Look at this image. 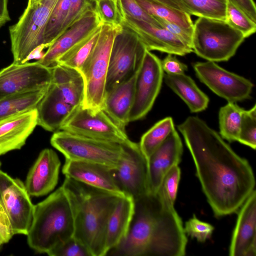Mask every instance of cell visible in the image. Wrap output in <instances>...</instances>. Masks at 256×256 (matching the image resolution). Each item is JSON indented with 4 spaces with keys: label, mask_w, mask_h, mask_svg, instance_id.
I'll list each match as a JSON object with an SVG mask.
<instances>
[{
    "label": "cell",
    "mask_w": 256,
    "mask_h": 256,
    "mask_svg": "<svg viewBox=\"0 0 256 256\" xmlns=\"http://www.w3.org/2000/svg\"><path fill=\"white\" fill-rule=\"evenodd\" d=\"M178 128L214 215L222 216L237 212L254 190V176L248 161L198 117H188Z\"/></svg>",
    "instance_id": "cell-1"
},
{
    "label": "cell",
    "mask_w": 256,
    "mask_h": 256,
    "mask_svg": "<svg viewBox=\"0 0 256 256\" xmlns=\"http://www.w3.org/2000/svg\"><path fill=\"white\" fill-rule=\"evenodd\" d=\"M134 202L126 236L109 252L118 256H184L188 239L174 206L157 193Z\"/></svg>",
    "instance_id": "cell-2"
},
{
    "label": "cell",
    "mask_w": 256,
    "mask_h": 256,
    "mask_svg": "<svg viewBox=\"0 0 256 256\" xmlns=\"http://www.w3.org/2000/svg\"><path fill=\"white\" fill-rule=\"evenodd\" d=\"M62 187L72 212L73 236L86 248L92 256H106L108 223L120 196L68 177H66Z\"/></svg>",
    "instance_id": "cell-3"
},
{
    "label": "cell",
    "mask_w": 256,
    "mask_h": 256,
    "mask_svg": "<svg viewBox=\"0 0 256 256\" xmlns=\"http://www.w3.org/2000/svg\"><path fill=\"white\" fill-rule=\"evenodd\" d=\"M74 220L68 198L62 186L34 205L27 236L29 246L48 254L56 245L73 236Z\"/></svg>",
    "instance_id": "cell-4"
},
{
    "label": "cell",
    "mask_w": 256,
    "mask_h": 256,
    "mask_svg": "<svg viewBox=\"0 0 256 256\" xmlns=\"http://www.w3.org/2000/svg\"><path fill=\"white\" fill-rule=\"evenodd\" d=\"M246 38L225 20L199 17L194 24L192 47L198 56L213 62L229 60Z\"/></svg>",
    "instance_id": "cell-5"
},
{
    "label": "cell",
    "mask_w": 256,
    "mask_h": 256,
    "mask_svg": "<svg viewBox=\"0 0 256 256\" xmlns=\"http://www.w3.org/2000/svg\"><path fill=\"white\" fill-rule=\"evenodd\" d=\"M50 142L66 159L98 164L112 169L119 166L126 154L122 144L62 130L54 132Z\"/></svg>",
    "instance_id": "cell-6"
},
{
    "label": "cell",
    "mask_w": 256,
    "mask_h": 256,
    "mask_svg": "<svg viewBox=\"0 0 256 256\" xmlns=\"http://www.w3.org/2000/svg\"><path fill=\"white\" fill-rule=\"evenodd\" d=\"M121 27L102 24L96 46L80 70L85 82L82 107L92 112L102 108L111 48Z\"/></svg>",
    "instance_id": "cell-7"
},
{
    "label": "cell",
    "mask_w": 256,
    "mask_h": 256,
    "mask_svg": "<svg viewBox=\"0 0 256 256\" xmlns=\"http://www.w3.org/2000/svg\"><path fill=\"white\" fill-rule=\"evenodd\" d=\"M58 0H39L26 6L18 22L10 26L13 62H28L34 51L44 45V34L50 16Z\"/></svg>",
    "instance_id": "cell-8"
},
{
    "label": "cell",
    "mask_w": 256,
    "mask_h": 256,
    "mask_svg": "<svg viewBox=\"0 0 256 256\" xmlns=\"http://www.w3.org/2000/svg\"><path fill=\"white\" fill-rule=\"evenodd\" d=\"M146 50L134 32L122 26L111 48L106 92L128 78L138 70Z\"/></svg>",
    "instance_id": "cell-9"
},
{
    "label": "cell",
    "mask_w": 256,
    "mask_h": 256,
    "mask_svg": "<svg viewBox=\"0 0 256 256\" xmlns=\"http://www.w3.org/2000/svg\"><path fill=\"white\" fill-rule=\"evenodd\" d=\"M164 72L161 60L146 50L136 73L130 122L143 118L151 110L160 92Z\"/></svg>",
    "instance_id": "cell-10"
},
{
    "label": "cell",
    "mask_w": 256,
    "mask_h": 256,
    "mask_svg": "<svg viewBox=\"0 0 256 256\" xmlns=\"http://www.w3.org/2000/svg\"><path fill=\"white\" fill-rule=\"evenodd\" d=\"M52 78L51 67L37 61L12 62L0 70V100L7 96L48 88Z\"/></svg>",
    "instance_id": "cell-11"
},
{
    "label": "cell",
    "mask_w": 256,
    "mask_h": 256,
    "mask_svg": "<svg viewBox=\"0 0 256 256\" xmlns=\"http://www.w3.org/2000/svg\"><path fill=\"white\" fill-rule=\"evenodd\" d=\"M122 145L126 154L113 169L114 176L122 192L136 201L149 194L148 160L139 144L128 140Z\"/></svg>",
    "instance_id": "cell-12"
},
{
    "label": "cell",
    "mask_w": 256,
    "mask_h": 256,
    "mask_svg": "<svg viewBox=\"0 0 256 256\" xmlns=\"http://www.w3.org/2000/svg\"><path fill=\"white\" fill-rule=\"evenodd\" d=\"M193 68L202 83L228 102H241L250 98L254 84L245 78L210 61L194 63Z\"/></svg>",
    "instance_id": "cell-13"
},
{
    "label": "cell",
    "mask_w": 256,
    "mask_h": 256,
    "mask_svg": "<svg viewBox=\"0 0 256 256\" xmlns=\"http://www.w3.org/2000/svg\"><path fill=\"white\" fill-rule=\"evenodd\" d=\"M60 130L120 144L129 140L125 130L102 110L92 112L82 106L76 108Z\"/></svg>",
    "instance_id": "cell-14"
},
{
    "label": "cell",
    "mask_w": 256,
    "mask_h": 256,
    "mask_svg": "<svg viewBox=\"0 0 256 256\" xmlns=\"http://www.w3.org/2000/svg\"><path fill=\"white\" fill-rule=\"evenodd\" d=\"M0 201L11 222L14 234L27 235L34 205L24 183L0 170Z\"/></svg>",
    "instance_id": "cell-15"
},
{
    "label": "cell",
    "mask_w": 256,
    "mask_h": 256,
    "mask_svg": "<svg viewBox=\"0 0 256 256\" xmlns=\"http://www.w3.org/2000/svg\"><path fill=\"white\" fill-rule=\"evenodd\" d=\"M122 26L134 32L150 51L180 56L193 52L190 46L177 36L146 22L125 16Z\"/></svg>",
    "instance_id": "cell-16"
},
{
    "label": "cell",
    "mask_w": 256,
    "mask_h": 256,
    "mask_svg": "<svg viewBox=\"0 0 256 256\" xmlns=\"http://www.w3.org/2000/svg\"><path fill=\"white\" fill-rule=\"evenodd\" d=\"M102 25V23L94 10H89L66 29L37 62L43 66L52 67L62 55L88 37Z\"/></svg>",
    "instance_id": "cell-17"
},
{
    "label": "cell",
    "mask_w": 256,
    "mask_h": 256,
    "mask_svg": "<svg viewBox=\"0 0 256 256\" xmlns=\"http://www.w3.org/2000/svg\"><path fill=\"white\" fill-rule=\"evenodd\" d=\"M182 152L181 139L174 129L148 159L149 193L158 192L165 175L180 163Z\"/></svg>",
    "instance_id": "cell-18"
},
{
    "label": "cell",
    "mask_w": 256,
    "mask_h": 256,
    "mask_svg": "<svg viewBox=\"0 0 256 256\" xmlns=\"http://www.w3.org/2000/svg\"><path fill=\"white\" fill-rule=\"evenodd\" d=\"M231 256H256V192L240 206L229 249Z\"/></svg>",
    "instance_id": "cell-19"
},
{
    "label": "cell",
    "mask_w": 256,
    "mask_h": 256,
    "mask_svg": "<svg viewBox=\"0 0 256 256\" xmlns=\"http://www.w3.org/2000/svg\"><path fill=\"white\" fill-rule=\"evenodd\" d=\"M60 165L54 150H42L26 176L24 184L29 195L38 197L51 192L58 184Z\"/></svg>",
    "instance_id": "cell-20"
},
{
    "label": "cell",
    "mask_w": 256,
    "mask_h": 256,
    "mask_svg": "<svg viewBox=\"0 0 256 256\" xmlns=\"http://www.w3.org/2000/svg\"><path fill=\"white\" fill-rule=\"evenodd\" d=\"M62 172L87 185L118 194L125 195L116 180L113 169L98 164L66 159Z\"/></svg>",
    "instance_id": "cell-21"
},
{
    "label": "cell",
    "mask_w": 256,
    "mask_h": 256,
    "mask_svg": "<svg viewBox=\"0 0 256 256\" xmlns=\"http://www.w3.org/2000/svg\"><path fill=\"white\" fill-rule=\"evenodd\" d=\"M37 125L36 108L0 121V156L20 149Z\"/></svg>",
    "instance_id": "cell-22"
},
{
    "label": "cell",
    "mask_w": 256,
    "mask_h": 256,
    "mask_svg": "<svg viewBox=\"0 0 256 256\" xmlns=\"http://www.w3.org/2000/svg\"><path fill=\"white\" fill-rule=\"evenodd\" d=\"M137 71L128 78L107 90L104 101L102 110L124 130L130 122Z\"/></svg>",
    "instance_id": "cell-23"
},
{
    "label": "cell",
    "mask_w": 256,
    "mask_h": 256,
    "mask_svg": "<svg viewBox=\"0 0 256 256\" xmlns=\"http://www.w3.org/2000/svg\"><path fill=\"white\" fill-rule=\"evenodd\" d=\"M76 108L65 101L51 82L36 108L38 125L49 132L60 130Z\"/></svg>",
    "instance_id": "cell-24"
},
{
    "label": "cell",
    "mask_w": 256,
    "mask_h": 256,
    "mask_svg": "<svg viewBox=\"0 0 256 256\" xmlns=\"http://www.w3.org/2000/svg\"><path fill=\"white\" fill-rule=\"evenodd\" d=\"M135 202L128 195L120 196L108 221L105 249L106 255L126 236L134 213Z\"/></svg>",
    "instance_id": "cell-25"
},
{
    "label": "cell",
    "mask_w": 256,
    "mask_h": 256,
    "mask_svg": "<svg viewBox=\"0 0 256 256\" xmlns=\"http://www.w3.org/2000/svg\"><path fill=\"white\" fill-rule=\"evenodd\" d=\"M52 68V83L65 101L74 108L82 106L85 94L84 76L77 69L56 64Z\"/></svg>",
    "instance_id": "cell-26"
},
{
    "label": "cell",
    "mask_w": 256,
    "mask_h": 256,
    "mask_svg": "<svg viewBox=\"0 0 256 256\" xmlns=\"http://www.w3.org/2000/svg\"><path fill=\"white\" fill-rule=\"evenodd\" d=\"M164 79L170 88L186 104L190 112H198L205 110L208 104L209 98L197 86L188 76L164 74Z\"/></svg>",
    "instance_id": "cell-27"
},
{
    "label": "cell",
    "mask_w": 256,
    "mask_h": 256,
    "mask_svg": "<svg viewBox=\"0 0 256 256\" xmlns=\"http://www.w3.org/2000/svg\"><path fill=\"white\" fill-rule=\"evenodd\" d=\"M48 88L0 100V121L36 108Z\"/></svg>",
    "instance_id": "cell-28"
},
{
    "label": "cell",
    "mask_w": 256,
    "mask_h": 256,
    "mask_svg": "<svg viewBox=\"0 0 256 256\" xmlns=\"http://www.w3.org/2000/svg\"><path fill=\"white\" fill-rule=\"evenodd\" d=\"M148 14L176 24L192 33L194 24L190 14L153 0H136Z\"/></svg>",
    "instance_id": "cell-29"
},
{
    "label": "cell",
    "mask_w": 256,
    "mask_h": 256,
    "mask_svg": "<svg viewBox=\"0 0 256 256\" xmlns=\"http://www.w3.org/2000/svg\"><path fill=\"white\" fill-rule=\"evenodd\" d=\"M244 110L236 102H228L218 112L220 134L229 142L237 141Z\"/></svg>",
    "instance_id": "cell-30"
},
{
    "label": "cell",
    "mask_w": 256,
    "mask_h": 256,
    "mask_svg": "<svg viewBox=\"0 0 256 256\" xmlns=\"http://www.w3.org/2000/svg\"><path fill=\"white\" fill-rule=\"evenodd\" d=\"M101 26L62 55L56 64L66 66L80 71L96 46Z\"/></svg>",
    "instance_id": "cell-31"
},
{
    "label": "cell",
    "mask_w": 256,
    "mask_h": 256,
    "mask_svg": "<svg viewBox=\"0 0 256 256\" xmlns=\"http://www.w3.org/2000/svg\"><path fill=\"white\" fill-rule=\"evenodd\" d=\"M174 129L172 118L168 116L158 122L142 135L139 145L147 160Z\"/></svg>",
    "instance_id": "cell-32"
},
{
    "label": "cell",
    "mask_w": 256,
    "mask_h": 256,
    "mask_svg": "<svg viewBox=\"0 0 256 256\" xmlns=\"http://www.w3.org/2000/svg\"><path fill=\"white\" fill-rule=\"evenodd\" d=\"M190 15L226 20L227 0H180Z\"/></svg>",
    "instance_id": "cell-33"
},
{
    "label": "cell",
    "mask_w": 256,
    "mask_h": 256,
    "mask_svg": "<svg viewBox=\"0 0 256 256\" xmlns=\"http://www.w3.org/2000/svg\"><path fill=\"white\" fill-rule=\"evenodd\" d=\"M70 0H58L45 27L44 45L48 48L62 33L68 10Z\"/></svg>",
    "instance_id": "cell-34"
},
{
    "label": "cell",
    "mask_w": 256,
    "mask_h": 256,
    "mask_svg": "<svg viewBox=\"0 0 256 256\" xmlns=\"http://www.w3.org/2000/svg\"><path fill=\"white\" fill-rule=\"evenodd\" d=\"M94 10L102 24L120 26L125 17L120 0H98Z\"/></svg>",
    "instance_id": "cell-35"
},
{
    "label": "cell",
    "mask_w": 256,
    "mask_h": 256,
    "mask_svg": "<svg viewBox=\"0 0 256 256\" xmlns=\"http://www.w3.org/2000/svg\"><path fill=\"white\" fill-rule=\"evenodd\" d=\"M225 21L240 31L245 38L256 32V22L253 21L230 0H227Z\"/></svg>",
    "instance_id": "cell-36"
},
{
    "label": "cell",
    "mask_w": 256,
    "mask_h": 256,
    "mask_svg": "<svg viewBox=\"0 0 256 256\" xmlns=\"http://www.w3.org/2000/svg\"><path fill=\"white\" fill-rule=\"evenodd\" d=\"M255 150L256 147V105L244 110L242 117L238 140Z\"/></svg>",
    "instance_id": "cell-37"
},
{
    "label": "cell",
    "mask_w": 256,
    "mask_h": 256,
    "mask_svg": "<svg viewBox=\"0 0 256 256\" xmlns=\"http://www.w3.org/2000/svg\"><path fill=\"white\" fill-rule=\"evenodd\" d=\"M180 178L178 165L174 166L165 175L157 192L167 202L174 206Z\"/></svg>",
    "instance_id": "cell-38"
},
{
    "label": "cell",
    "mask_w": 256,
    "mask_h": 256,
    "mask_svg": "<svg viewBox=\"0 0 256 256\" xmlns=\"http://www.w3.org/2000/svg\"><path fill=\"white\" fill-rule=\"evenodd\" d=\"M47 254L50 256H92L86 248L74 236L56 245Z\"/></svg>",
    "instance_id": "cell-39"
},
{
    "label": "cell",
    "mask_w": 256,
    "mask_h": 256,
    "mask_svg": "<svg viewBox=\"0 0 256 256\" xmlns=\"http://www.w3.org/2000/svg\"><path fill=\"white\" fill-rule=\"evenodd\" d=\"M214 230L210 224L202 222L195 216L185 224L184 232L192 238H196L200 242H204L209 238Z\"/></svg>",
    "instance_id": "cell-40"
},
{
    "label": "cell",
    "mask_w": 256,
    "mask_h": 256,
    "mask_svg": "<svg viewBox=\"0 0 256 256\" xmlns=\"http://www.w3.org/2000/svg\"><path fill=\"white\" fill-rule=\"evenodd\" d=\"M92 10H94V4L90 0H70L68 14L62 33L88 12Z\"/></svg>",
    "instance_id": "cell-41"
},
{
    "label": "cell",
    "mask_w": 256,
    "mask_h": 256,
    "mask_svg": "<svg viewBox=\"0 0 256 256\" xmlns=\"http://www.w3.org/2000/svg\"><path fill=\"white\" fill-rule=\"evenodd\" d=\"M120 1L125 16L144 20L156 26L161 27L156 19L146 12L136 0H120Z\"/></svg>",
    "instance_id": "cell-42"
},
{
    "label": "cell",
    "mask_w": 256,
    "mask_h": 256,
    "mask_svg": "<svg viewBox=\"0 0 256 256\" xmlns=\"http://www.w3.org/2000/svg\"><path fill=\"white\" fill-rule=\"evenodd\" d=\"M14 235L10 220L0 201V245L8 242Z\"/></svg>",
    "instance_id": "cell-43"
},
{
    "label": "cell",
    "mask_w": 256,
    "mask_h": 256,
    "mask_svg": "<svg viewBox=\"0 0 256 256\" xmlns=\"http://www.w3.org/2000/svg\"><path fill=\"white\" fill-rule=\"evenodd\" d=\"M172 55L168 54L162 60H161L163 71L168 74H178L184 73L188 70L187 65L180 62Z\"/></svg>",
    "instance_id": "cell-44"
},
{
    "label": "cell",
    "mask_w": 256,
    "mask_h": 256,
    "mask_svg": "<svg viewBox=\"0 0 256 256\" xmlns=\"http://www.w3.org/2000/svg\"><path fill=\"white\" fill-rule=\"evenodd\" d=\"M162 28L177 36L192 46V32L182 26L160 18H156Z\"/></svg>",
    "instance_id": "cell-45"
},
{
    "label": "cell",
    "mask_w": 256,
    "mask_h": 256,
    "mask_svg": "<svg viewBox=\"0 0 256 256\" xmlns=\"http://www.w3.org/2000/svg\"><path fill=\"white\" fill-rule=\"evenodd\" d=\"M253 21L256 22V6L254 0H230Z\"/></svg>",
    "instance_id": "cell-46"
},
{
    "label": "cell",
    "mask_w": 256,
    "mask_h": 256,
    "mask_svg": "<svg viewBox=\"0 0 256 256\" xmlns=\"http://www.w3.org/2000/svg\"><path fill=\"white\" fill-rule=\"evenodd\" d=\"M8 0H0V28L10 20L8 9Z\"/></svg>",
    "instance_id": "cell-47"
},
{
    "label": "cell",
    "mask_w": 256,
    "mask_h": 256,
    "mask_svg": "<svg viewBox=\"0 0 256 256\" xmlns=\"http://www.w3.org/2000/svg\"><path fill=\"white\" fill-rule=\"evenodd\" d=\"M171 8L185 12L190 14L188 10L180 0H153Z\"/></svg>",
    "instance_id": "cell-48"
},
{
    "label": "cell",
    "mask_w": 256,
    "mask_h": 256,
    "mask_svg": "<svg viewBox=\"0 0 256 256\" xmlns=\"http://www.w3.org/2000/svg\"><path fill=\"white\" fill-rule=\"evenodd\" d=\"M39 0H28L27 6H29Z\"/></svg>",
    "instance_id": "cell-49"
},
{
    "label": "cell",
    "mask_w": 256,
    "mask_h": 256,
    "mask_svg": "<svg viewBox=\"0 0 256 256\" xmlns=\"http://www.w3.org/2000/svg\"><path fill=\"white\" fill-rule=\"evenodd\" d=\"M92 2H93L94 4V2L98 0H90Z\"/></svg>",
    "instance_id": "cell-50"
},
{
    "label": "cell",
    "mask_w": 256,
    "mask_h": 256,
    "mask_svg": "<svg viewBox=\"0 0 256 256\" xmlns=\"http://www.w3.org/2000/svg\"><path fill=\"white\" fill-rule=\"evenodd\" d=\"M1 164H1V162H0V166H1Z\"/></svg>",
    "instance_id": "cell-51"
},
{
    "label": "cell",
    "mask_w": 256,
    "mask_h": 256,
    "mask_svg": "<svg viewBox=\"0 0 256 256\" xmlns=\"http://www.w3.org/2000/svg\"><path fill=\"white\" fill-rule=\"evenodd\" d=\"M1 246L0 245V248Z\"/></svg>",
    "instance_id": "cell-52"
}]
</instances>
